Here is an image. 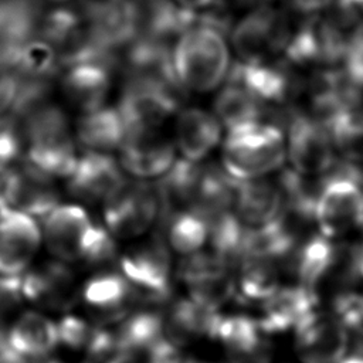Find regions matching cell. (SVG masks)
<instances>
[{
	"instance_id": "obj_50",
	"label": "cell",
	"mask_w": 363,
	"mask_h": 363,
	"mask_svg": "<svg viewBox=\"0 0 363 363\" xmlns=\"http://www.w3.org/2000/svg\"><path fill=\"white\" fill-rule=\"evenodd\" d=\"M172 1L186 10L199 13V11H203L208 7H211L217 0H172Z\"/></svg>"
},
{
	"instance_id": "obj_26",
	"label": "cell",
	"mask_w": 363,
	"mask_h": 363,
	"mask_svg": "<svg viewBox=\"0 0 363 363\" xmlns=\"http://www.w3.org/2000/svg\"><path fill=\"white\" fill-rule=\"evenodd\" d=\"M61 197L62 193L57 179L35 169L24 159L17 163V182L10 208L23 211L41 221L62 203Z\"/></svg>"
},
{
	"instance_id": "obj_51",
	"label": "cell",
	"mask_w": 363,
	"mask_h": 363,
	"mask_svg": "<svg viewBox=\"0 0 363 363\" xmlns=\"http://www.w3.org/2000/svg\"><path fill=\"white\" fill-rule=\"evenodd\" d=\"M335 4L342 9L354 11L356 14H357V11L363 13V0H336Z\"/></svg>"
},
{
	"instance_id": "obj_30",
	"label": "cell",
	"mask_w": 363,
	"mask_h": 363,
	"mask_svg": "<svg viewBox=\"0 0 363 363\" xmlns=\"http://www.w3.org/2000/svg\"><path fill=\"white\" fill-rule=\"evenodd\" d=\"M269 108L254 96L241 84L225 79L216 91L213 112L221 122L224 130L248 126L257 122L268 121Z\"/></svg>"
},
{
	"instance_id": "obj_47",
	"label": "cell",
	"mask_w": 363,
	"mask_h": 363,
	"mask_svg": "<svg viewBox=\"0 0 363 363\" xmlns=\"http://www.w3.org/2000/svg\"><path fill=\"white\" fill-rule=\"evenodd\" d=\"M347 261L356 279H363V242H359L349 250Z\"/></svg>"
},
{
	"instance_id": "obj_25",
	"label": "cell",
	"mask_w": 363,
	"mask_h": 363,
	"mask_svg": "<svg viewBox=\"0 0 363 363\" xmlns=\"http://www.w3.org/2000/svg\"><path fill=\"white\" fill-rule=\"evenodd\" d=\"M125 79H149L179 84L172 64V44L139 35L119 54Z\"/></svg>"
},
{
	"instance_id": "obj_24",
	"label": "cell",
	"mask_w": 363,
	"mask_h": 363,
	"mask_svg": "<svg viewBox=\"0 0 363 363\" xmlns=\"http://www.w3.org/2000/svg\"><path fill=\"white\" fill-rule=\"evenodd\" d=\"M233 211L247 228H259L284 216V201L277 180L268 177L235 182Z\"/></svg>"
},
{
	"instance_id": "obj_33",
	"label": "cell",
	"mask_w": 363,
	"mask_h": 363,
	"mask_svg": "<svg viewBox=\"0 0 363 363\" xmlns=\"http://www.w3.org/2000/svg\"><path fill=\"white\" fill-rule=\"evenodd\" d=\"M160 227L170 250L180 257L207 248L208 218L197 210H174L160 223Z\"/></svg>"
},
{
	"instance_id": "obj_31",
	"label": "cell",
	"mask_w": 363,
	"mask_h": 363,
	"mask_svg": "<svg viewBox=\"0 0 363 363\" xmlns=\"http://www.w3.org/2000/svg\"><path fill=\"white\" fill-rule=\"evenodd\" d=\"M289 257H292V271L296 277V282L315 291L336 268L339 261L336 247L332 244L330 238L322 234L306 240L295 248Z\"/></svg>"
},
{
	"instance_id": "obj_6",
	"label": "cell",
	"mask_w": 363,
	"mask_h": 363,
	"mask_svg": "<svg viewBox=\"0 0 363 363\" xmlns=\"http://www.w3.org/2000/svg\"><path fill=\"white\" fill-rule=\"evenodd\" d=\"M292 31L289 17L269 4L247 11L235 20L228 33V43L235 61H267L284 54Z\"/></svg>"
},
{
	"instance_id": "obj_29",
	"label": "cell",
	"mask_w": 363,
	"mask_h": 363,
	"mask_svg": "<svg viewBox=\"0 0 363 363\" xmlns=\"http://www.w3.org/2000/svg\"><path fill=\"white\" fill-rule=\"evenodd\" d=\"M7 342L18 354L40 360L60 343L57 322L38 311L18 312L9 326Z\"/></svg>"
},
{
	"instance_id": "obj_18",
	"label": "cell",
	"mask_w": 363,
	"mask_h": 363,
	"mask_svg": "<svg viewBox=\"0 0 363 363\" xmlns=\"http://www.w3.org/2000/svg\"><path fill=\"white\" fill-rule=\"evenodd\" d=\"M350 335L332 315L315 309L294 329V350L301 363H337L349 350Z\"/></svg>"
},
{
	"instance_id": "obj_37",
	"label": "cell",
	"mask_w": 363,
	"mask_h": 363,
	"mask_svg": "<svg viewBox=\"0 0 363 363\" xmlns=\"http://www.w3.org/2000/svg\"><path fill=\"white\" fill-rule=\"evenodd\" d=\"M208 218V250L233 267L244 254L248 228L238 220L233 208L216 213Z\"/></svg>"
},
{
	"instance_id": "obj_42",
	"label": "cell",
	"mask_w": 363,
	"mask_h": 363,
	"mask_svg": "<svg viewBox=\"0 0 363 363\" xmlns=\"http://www.w3.org/2000/svg\"><path fill=\"white\" fill-rule=\"evenodd\" d=\"M24 156V130L21 121L11 112L0 116V163L14 164Z\"/></svg>"
},
{
	"instance_id": "obj_2",
	"label": "cell",
	"mask_w": 363,
	"mask_h": 363,
	"mask_svg": "<svg viewBox=\"0 0 363 363\" xmlns=\"http://www.w3.org/2000/svg\"><path fill=\"white\" fill-rule=\"evenodd\" d=\"M20 121L24 130L23 159L43 173L65 180L79 156L67 112L50 101Z\"/></svg>"
},
{
	"instance_id": "obj_54",
	"label": "cell",
	"mask_w": 363,
	"mask_h": 363,
	"mask_svg": "<svg viewBox=\"0 0 363 363\" xmlns=\"http://www.w3.org/2000/svg\"><path fill=\"white\" fill-rule=\"evenodd\" d=\"M180 363H200V362H196V360H191V359H186L183 357V360Z\"/></svg>"
},
{
	"instance_id": "obj_53",
	"label": "cell",
	"mask_w": 363,
	"mask_h": 363,
	"mask_svg": "<svg viewBox=\"0 0 363 363\" xmlns=\"http://www.w3.org/2000/svg\"><path fill=\"white\" fill-rule=\"evenodd\" d=\"M48 1H51L52 4H67V3H69L71 0H48Z\"/></svg>"
},
{
	"instance_id": "obj_35",
	"label": "cell",
	"mask_w": 363,
	"mask_h": 363,
	"mask_svg": "<svg viewBox=\"0 0 363 363\" xmlns=\"http://www.w3.org/2000/svg\"><path fill=\"white\" fill-rule=\"evenodd\" d=\"M113 330L118 349L145 352L164 337V313L153 309L132 311Z\"/></svg>"
},
{
	"instance_id": "obj_36",
	"label": "cell",
	"mask_w": 363,
	"mask_h": 363,
	"mask_svg": "<svg viewBox=\"0 0 363 363\" xmlns=\"http://www.w3.org/2000/svg\"><path fill=\"white\" fill-rule=\"evenodd\" d=\"M296 248V235L292 230L288 217L282 216L259 228H248L244 254L242 255H258L279 261L288 258Z\"/></svg>"
},
{
	"instance_id": "obj_44",
	"label": "cell",
	"mask_w": 363,
	"mask_h": 363,
	"mask_svg": "<svg viewBox=\"0 0 363 363\" xmlns=\"http://www.w3.org/2000/svg\"><path fill=\"white\" fill-rule=\"evenodd\" d=\"M343 62V69L357 85L363 88V23L354 27Z\"/></svg>"
},
{
	"instance_id": "obj_19",
	"label": "cell",
	"mask_w": 363,
	"mask_h": 363,
	"mask_svg": "<svg viewBox=\"0 0 363 363\" xmlns=\"http://www.w3.org/2000/svg\"><path fill=\"white\" fill-rule=\"evenodd\" d=\"M118 67L106 60H85L64 67L58 77L62 98L79 113L106 105Z\"/></svg>"
},
{
	"instance_id": "obj_49",
	"label": "cell",
	"mask_w": 363,
	"mask_h": 363,
	"mask_svg": "<svg viewBox=\"0 0 363 363\" xmlns=\"http://www.w3.org/2000/svg\"><path fill=\"white\" fill-rule=\"evenodd\" d=\"M105 363H147V357H146L145 352L121 350V352L115 353Z\"/></svg>"
},
{
	"instance_id": "obj_16",
	"label": "cell",
	"mask_w": 363,
	"mask_h": 363,
	"mask_svg": "<svg viewBox=\"0 0 363 363\" xmlns=\"http://www.w3.org/2000/svg\"><path fill=\"white\" fill-rule=\"evenodd\" d=\"M20 291L24 301L62 312L71 309L81 296L72 264L55 258L35 261L20 277Z\"/></svg>"
},
{
	"instance_id": "obj_12",
	"label": "cell",
	"mask_w": 363,
	"mask_h": 363,
	"mask_svg": "<svg viewBox=\"0 0 363 363\" xmlns=\"http://www.w3.org/2000/svg\"><path fill=\"white\" fill-rule=\"evenodd\" d=\"M79 10L94 41L102 50L121 52L140 35L139 0H85Z\"/></svg>"
},
{
	"instance_id": "obj_45",
	"label": "cell",
	"mask_w": 363,
	"mask_h": 363,
	"mask_svg": "<svg viewBox=\"0 0 363 363\" xmlns=\"http://www.w3.org/2000/svg\"><path fill=\"white\" fill-rule=\"evenodd\" d=\"M18 89V75L14 69L0 67V116L9 113Z\"/></svg>"
},
{
	"instance_id": "obj_43",
	"label": "cell",
	"mask_w": 363,
	"mask_h": 363,
	"mask_svg": "<svg viewBox=\"0 0 363 363\" xmlns=\"http://www.w3.org/2000/svg\"><path fill=\"white\" fill-rule=\"evenodd\" d=\"M58 339L65 347L72 350H88L96 328L84 318L72 313H65L58 322Z\"/></svg>"
},
{
	"instance_id": "obj_1",
	"label": "cell",
	"mask_w": 363,
	"mask_h": 363,
	"mask_svg": "<svg viewBox=\"0 0 363 363\" xmlns=\"http://www.w3.org/2000/svg\"><path fill=\"white\" fill-rule=\"evenodd\" d=\"M231 52L228 35L196 16V21L172 45L176 81L186 92H216L228 78Z\"/></svg>"
},
{
	"instance_id": "obj_46",
	"label": "cell",
	"mask_w": 363,
	"mask_h": 363,
	"mask_svg": "<svg viewBox=\"0 0 363 363\" xmlns=\"http://www.w3.org/2000/svg\"><path fill=\"white\" fill-rule=\"evenodd\" d=\"M289 1L296 10L302 11V13L315 14L326 7L333 6L336 0H289Z\"/></svg>"
},
{
	"instance_id": "obj_8",
	"label": "cell",
	"mask_w": 363,
	"mask_h": 363,
	"mask_svg": "<svg viewBox=\"0 0 363 363\" xmlns=\"http://www.w3.org/2000/svg\"><path fill=\"white\" fill-rule=\"evenodd\" d=\"M186 91L179 84L125 79L116 108L128 128L162 129L183 108Z\"/></svg>"
},
{
	"instance_id": "obj_23",
	"label": "cell",
	"mask_w": 363,
	"mask_h": 363,
	"mask_svg": "<svg viewBox=\"0 0 363 363\" xmlns=\"http://www.w3.org/2000/svg\"><path fill=\"white\" fill-rule=\"evenodd\" d=\"M319 298L315 289L301 284L281 285L261 303L259 326L265 335L284 333L295 329L309 313L318 309Z\"/></svg>"
},
{
	"instance_id": "obj_13",
	"label": "cell",
	"mask_w": 363,
	"mask_h": 363,
	"mask_svg": "<svg viewBox=\"0 0 363 363\" xmlns=\"http://www.w3.org/2000/svg\"><path fill=\"white\" fill-rule=\"evenodd\" d=\"M177 157L173 138L163 128L128 130L118 150V162L126 176L142 182L162 179Z\"/></svg>"
},
{
	"instance_id": "obj_9",
	"label": "cell",
	"mask_w": 363,
	"mask_h": 363,
	"mask_svg": "<svg viewBox=\"0 0 363 363\" xmlns=\"http://www.w3.org/2000/svg\"><path fill=\"white\" fill-rule=\"evenodd\" d=\"M38 35L45 40L57 52L64 67L85 60H106L119 64L121 52L102 50L92 38L79 7L54 4L44 11Z\"/></svg>"
},
{
	"instance_id": "obj_22",
	"label": "cell",
	"mask_w": 363,
	"mask_h": 363,
	"mask_svg": "<svg viewBox=\"0 0 363 363\" xmlns=\"http://www.w3.org/2000/svg\"><path fill=\"white\" fill-rule=\"evenodd\" d=\"M224 128L213 111L201 106H183L174 116L173 142L179 157L206 162L221 146Z\"/></svg>"
},
{
	"instance_id": "obj_28",
	"label": "cell",
	"mask_w": 363,
	"mask_h": 363,
	"mask_svg": "<svg viewBox=\"0 0 363 363\" xmlns=\"http://www.w3.org/2000/svg\"><path fill=\"white\" fill-rule=\"evenodd\" d=\"M128 128L115 105H104L89 112L79 113L74 123V135L78 146L85 152H118Z\"/></svg>"
},
{
	"instance_id": "obj_48",
	"label": "cell",
	"mask_w": 363,
	"mask_h": 363,
	"mask_svg": "<svg viewBox=\"0 0 363 363\" xmlns=\"http://www.w3.org/2000/svg\"><path fill=\"white\" fill-rule=\"evenodd\" d=\"M231 10H242L244 13L274 4L275 0H223Z\"/></svg>"
},
{
	"instance_id": "obj_20",
	"label": "cell",
	"mask_w": 363,
	"mask_h": 363,
	"mask_svg": "<svg viewBox=\"0 0 363 363\" xmlns=\"http://www.w3.org/2000/svg\"><path fill=\"white\" fill-rule=\"evenodd\" d=\"M227 79L247 88L268 108H278L296 98L301 82L292 72V65L284 58L258 62L233 61Z\"/></svg>"
},
{
	"instance_id": "obj_4",
	"label": "cell",
	"mask_w": 363,
	"mask_h": 363,
	"mask_svg": "<svg viewBox=\"0 0 363 363\" xmlns=\"http://www.w3.org/2000/svg\"><path fill=\"white\" fill-rule=\"evenodd\" d=\"M322 187L315 221L322 235L340 237L359 227L363 200V172L353 162H333L320 176Z\"/></svg>"
},
{
	"instance_id": "obj_34",
	"label": "cell",
	"mask_w": 363,
	"mask_h": 363,
	"mask_svg": "<svg viewBox=\"0 0 363 363\" xmlns=\"http://www.w3.org/2000/svg\"><path fill=\"white\" fill-rule=\"evenodd\" d=\"M278 186L284 201V216H291L299 221H315V208L322 187L320 176L302 174L294 169L279 173Z\"/></svg>"
},
{
	"instance_id": "obj_38",
	"label": "cell",
	"mask_w": 363,
	"mask_h": 363,
	"mask_svg": "<svg viewBox=\"0 0 363 363\" xmlns=\"http://www.w3.org/2000/svg\"><path fill=\"white\" fill-rule=\"evenodd\" d=\"M14 71L18 78L54 81L60 77L62 65L54 48L37 35L23 48Z\"/></svg>"
},
{
	"instance_id": "obj_14",
	"label": "cell",
	"mask_w": 363,
	"mask_h": 363,
	"mask_svg": "<svg viewBox=\"0 0 363 363\" xmlns=\"http://www.w3.org/2000/svg\"><path fill=\"white\" fill-rule=\"evenodd\" d=\"M95 225L85 206L62 201L40 221L43 247L51 258L79 264Z\"/></svg>"
},
{
	"instance_id": "obj_52",
	"label": "cell",
	"mask_w": 363,
	"mask_h": 363,
	"mask_svg": "<svg viewBox=\"0 0 363 363\" xmlns=\"http://www.w3.org/2000/svg\"><path fill=\"white\" fill-rule=\"evenodd\" d=\"M337 363H363V354L353 353V354H346L340 362Z\"/></svg>"
},
{
	"instance_id": "obj_11",
	"label": "cell",
	"mask_w": 363,
	"mask_h": 363,
	"mask_svg": "<svg viewBox=\"0 0 363 363\" xmlns=\"http://www.w3.org/2000/svg\"><path fill=\"white\" fill-rule=\"evenodd\" d=\"M284 122L291 169L308 176H322L336 160L328 128L298 109L285 112Z\"/></svg>"
},
{
	"instance_id": "obj_7",
	"label": "cell",
	"mask_w": 363,
	"mask_h": 363,
	"mask_svg": "<svg viewBox=\"0 0 363 363\" xmlns=\"http://www.w3.org/2000/svg\"><path fill=\"white\" fill-rule=\"evenodd\" d=\"M162 217V199L156 183L128 180L102 206V224L118 241H133L153 231Z\"/></svg>"
},
{
	"instance_id": "obj_40",
	"label": "cell",
	"mask_w": 363,
	"mask_h": 363,
	"mask_svg": "<svg viewBox=\"0 0 363 363\" xmlns=\"http://www.w3.org/2000/svg\"><path fill=\"white\" fill-rule=\"evenodd\" d=\"M335 149H337L346 160L363 163V111L353 109L340 113L329 125Z\"/></svg>"
},
{
	"instance_id": "obj_39",
	"label": "cell",
	"mask_w": 363,
	"mask_h": 363,
	"mask_svg": "<svg viewBox=\"0 0 363 363\" xmlns=\"http://www.w3.org/2000/svg\"><path fill=\"white\" fill-rule=\"evenodd\" d=\"M268 335L259 326L258 318L247 313H233L221 316L217 339L228 353H245L258 347Z\"/></svg>"
},
{
	"instance_id": "obj_17",
	"label": "cell",
	"mask_w": 363,
	"mask_h": 363,
	"mask_svg": "<svg viewBox=\"0 0 363 363\" xmlns=\"http://www.w3.org/2000/svg\"><path fill=\"white\" fill-rule=\"evenodd\" d=\"M43 247L40 221L16 208L0 210V278H18Z\"/></svg>"
},
{
	"instance_id": "obj_5",
	"label": "cell",
	"mask_w": 363,
	"mask_h": 363,
	"mask_svg": "<svg viewBox=\"0 0 363 363\" xmlns=\"http://www.w3.org/2000/svg\"><path fill=\"white\" fill-rule=\"evenodd\" d=\"M118 269L149 302L169 298L174 274L173 251L160 231L130 241L119 254Z\"/></svg>"
},
{
	"instance_id": "obj_32",
	"label": "cell",
	"mask_w": 363,
	"mask_h": 363,
	"mask_svg": "<svg viewBox=\"0 0 363 363\" xmlns=\"http://www.w3.org/2000/svg\"><path fill=\"white\" fill-rule=\"evenodd\" d=\"M237 296L262 303L281 286L278 262L258 255H242L234 265Z\"/></svg>"
},
{
	"instance_id": "obj_21",
	"label": "cell",
	"mask_w": 363,
	"mask_h": 363,
	"mask_svg": "<svg viewBox=\"0 0 363 363\" xmlns=\"http://www.w3.org/2000/svg\"><path fill=\"white\" fill-rule=\"evenodd\" d=\"M81 298L98 313L104 325L121 322L132 312L135 303L145 302L143 294L119 269L94 272L82 284Z\"/></svg>"
},
{
	"instance_id": "obj_10",
	"label": "cell",
	"mask_w": 363,
	"mask_h": 363,
	"mask_svg": "<svg viewBox=\"0 0 363 363\" xmlns=\"http://www.w3.org/2000/svg\"><path fill=\"white\" fill-rule=\"evenodd\" d=\"M174 275L187 296L208 309L220 312L237 296L234 267L208 248L182 257Z\"/></svg>"
},
{
	"instance_id": "obj_3",
	"label": "cell",
	"mask_w": 363,
	"mask_h": 363,
	"mask_svg": "<svg viewBox=\"0 0 363 363\" xmlns=\"http://www.w3.org/2000/svg\"><path fill=\"white\" fill-rule=\"evenodd\" d=\"M221 167L234 182L268 177L286 160L284 129L268 121L227 130L220 146Z\"/></svg>"
},
{
	"instance_id": "obj_41",
	"label": "cell",
	"mask_w": 363,
	"mask_h": 363,
	"mask_svg": "<svg viewBox=\"0 0 363 363\" xmlns=\"http://www.w3.org/2000/svg\"><path fill=\"white\" fill-rule=\"evenodd\" d=\"M330 312L349 335L363 336V294L350 289L340 291L332 299Z\"/></svg>"
},
{
	"instance_id": "obj_15",
	"label": "cell",
	"mask_w": 363,
	"mask_h": 363,
	"mask_svg": "<svg viewBox=\"0 0 363 363\" xmlns=\"http://www.w3.org/2000/svg\"><path fill=\"white\" fill-rule=\"evenodd\" d=\"M126 182V173L113 155L82 150L65 186L77 203L104 206Z\"/></svg>"
},
{
	"instance_id": "obj_55",
	"label": "cell",
	"mask_w": 363,
	"mask_h": 363,
	"mask_svg": "<svg viewBox=\"0 0 363 363\" xmlns=\"http://www.w3.org/2000/svg\"><path fill=\"white\" fill-rule=\"evenodd\" d=\"M47 363H61V362H60V360H50V362H47ZM85 363H94V362L89 360V362H85Z\"/></svg>"
},
{
	"instance_id": "obj_27",
	"label": "cell",
	"mask_w": 363,
	"mask_h": 363,
	"mask_svg": "<svg viewBox=\"0 0 363 363\" xmlns=\"http://www.w3.org/2000/svg\"><path fill=\"white\" fill-rule=\"evenodd\" d=\"M221 316L218 311L208 309L189 296L174 299L164 315V337L177 347L196 337L217 339Z\"/></svg>"
}]
</instances>
